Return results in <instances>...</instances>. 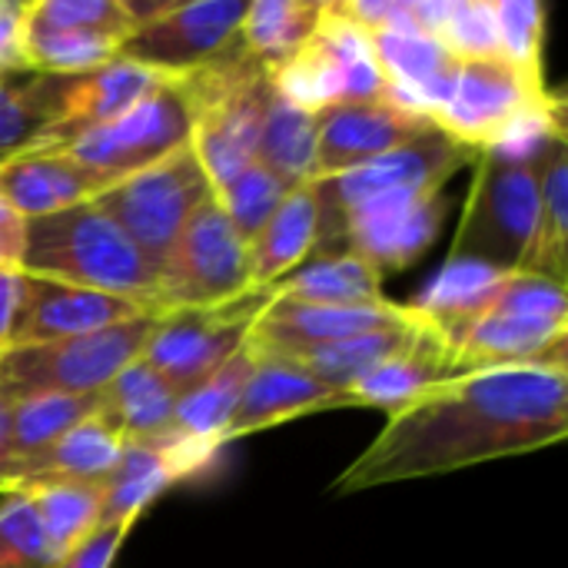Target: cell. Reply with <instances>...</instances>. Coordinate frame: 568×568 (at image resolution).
<instances>
[{
	"label": "cell",
	"instance_id": "7",
	"mask_svg": "<svg viewBox=\"0 0 568 568\" xmlns=\"http://www.w3.org/2000/svg\"><path fill=\"white\" fill-rule=\"evenodd\" d=\"M156 320H160V313H143L120 326L70 336V339L0 346V386L10 396L100 393L130 363H136L143 356V349L156 329Z\"/></svg>",
	"mask_w": 568,
	"mask_h": 568
},
{
	"label": "cell",
	"instance_id": "22",
	"mask_svg": "<svg viewBox=\"0 0 568 568\" xmlns=\"http://www.w3.org/2000/svg\"><path fill=\"white\" fill-rule=\"evenodd\" d=\"M83 77L87 73L40 70L0 73V163L43 146L50 133L70 120Z\"/></svg>",
	"mask_w": 568,
	"mask_h": 568
},
{
	"label": "cell",
	"instance_id": "24",
	"mask_svg": "<svg viewBox=\"0 0 568 568\" xmlns=\"http://www.w3.org/2000/svg\"><path fill=\"white\" fill-rule=\"evenodd\" d=\"M532 166L539 186V216L529 256L519 273L546 276L566 286L568 273V143L566 123L552 120L532 143Z\"/></svg>",
	"mask_w": 568,
	"mask_h": 568
},
{
	"label": "cell",
	"instance_id": "3",
	"mask_svg": "<svg viewBox=\"0 0 568 568\" xmlns=\"http://www.w3.org/2000/svg\"><path fill=\"white\" fill-rule=\"evenodd\" d=\"M449 346V376L499 366H568V296L532 273L493 276L469 303L433 313Z\"/></svg>",
	"mask_w": 568,
	"mask_h": 568
},
{
	"label": "cell",
	"instance_id": "33",
	"mask_svg": "<svg viewBox=\"0 0 568 568\" xmlns=\"http://www.w3.org/2000/svg\"><path fill=\"white\" fill-rule=\"evenodd\" d=\"M313 153H316V110L293 103L276 87L260 130L256 163L266 173H273L286 190H296L313 180Z\"/></svg>",
	"mask_w": 568,
	"mask_h": 568
},
{
	"label": "cell",
	"instance_id": "29",
	"mask_svg": "<svg viewBox=\"0 0 568 568\" xmlns=\"http://www.w3.org/2000/svg\"><path fill=\"white\" fill-rule=\"evenodd\" d=\"M326 3L316 0H253L243 17V50L263 70L280 73L320 30Z\"/></svg>",
	"mask_w": 568,
	"mask_h": 568
},
{
	"label": "cell",
	"instance_id": "4",
	"mask_svg": "<svg viewBox=\"0 0 568 568\" xmlns=\"http://www.w3.org/2000/svg\"><path fill=\"white\" fill-rule=\"evenodd\" d=\"M20 273L160 310V266L90 200L23 223Z\"/></svg>",
	"mask_w": 568,
	"mask_h": 568
},
{
	"label": "cell",
	"instance_id": "30",
	"mask_svg": "<svg viewBox=\"0 0 568 568\" xmlns=\"http://www.w3.org/2000/svg\"><path fill=\"white\" fill-rule=\"evenodd\" d=\"M250 373H253V353L243 346L206 383H200L196 389H190L180 399L173 426H170L166 436L203 446L210 453L226 446V426H230V416H233V409L240 403V393H243Z\"/></svg>",
	"mask_w": 568,
	"mask_h": 568
},
{
	"label": "cell",
	"instance_id": "44",
	"mask_svg": "<svg viewBox=\"0 0 568 568\" xmlns=\"http://www.w3.org/2000/svg\"><path fill=\"white\" fill-rule=\"evenodd\" d=\"M20 286H23L20 270H0V346L10 343V329L20 306Z\"/></svg>",
	"mask_w": 568,
	"mask_h": 568
},
{
	"label": "cell",
	"instance_id": "27",
	"mask_svg": "<svg viewBox=\"0 0 568 568\" xmlns=\"http://www.w3.org/2000/svg\"><path fill=\"white\" fill-rule=\"evenodd\" d=\"M313 243H316V190L313 183H303L283 196V203L266 220V226L253 236V243H246L253 290H270L296 266H303L313 256Z\"/></svg>",
	"mask_w": 568,
	"mask_h": 568
},
{
	"label": "cell",
	"instance_id": "39",
	"mask_svg": "<svg viewBox=\"0 0 568 568\" xmlns=\"http://www.w3.org/2000/svg\"><path fill=\"white\" fill-rule=\"evenodd\" d=\"M499 57L542 77V40H546V7L532 0H493Z\"/></svg>",
	"mask_w": 568,
	"mask_h": 568
},
{
	"label": "cell",
	"instance_id": "14",
	"mask_svg": "<svg viewBox=\"0 0 568 568\" xmlns=\"http://www.w3.org/2000/svg\"><path fill=\"white\" fill-rule=\"evenodd\" d=\"M270 300V290H253L210 310H166L160 313L140 363L186 396L246 346L250 329Z\"/></svg>",
	"mask_w": 568,
	"mask_h": 568
},
{
	"label": "cell",
	"instance_id": "38",
	"mask_svg": "<svg viewBox=\"0 0 568 568\" xmlns=\"http://www.w3.org/2000/svg\"><path fill=\"white\" fill-rule=\"evenodd\" d=\"M286 193L290 190L273 173H266L260 163H250L243 173H236L230 183H223L213 196L226 210V216L236 226V233L243 236V243H253V236L266 226V220L276 213V206L283 203Z\"/></svg>",
	"mask_w": 568,
	"mask_h": 568
},
{
	"label": "cell",
	"instance_id": "2",
	"mask_svg": "<svg viewBox=\"0 0 568 568\" xmlns=\"http://www.w3.org/2000/svg\"><path fill=\"white\" fill-rule=\"evenodd\" d=\"M476 150L453 140L436 123L399 150L349 173L313 180L316 243L313 256L359 253L379 273L403 270L439 226V193Z\"/></svg>",
	"mask_w": 568,
	"mask_h": 568
},
{
	"label": "cell",
	"instance_id": "19",
	"mask_svg": "<svg viewBox=\"0 0 568 568\" xmlns=\"http://www.w3.org/2000/svg\"><path fill=\"white\" fill-rule=\"evenodd\" d=\"M216 453L183 443L176 436L126 439V449L103 483V523L140 519L143 509L173 483L193 476Z\"/></svg>",
	"mask_w": 568,
	"mask_h": 568
},
{
	"label": "cell",
	"instance_id": "18",
	"mask_svg": "<svg viewBox=\"0 0 568 568\" xmlns=\"http://www.w3.org/2000/svg\"><path fill=\"white\" fill-rule=\"evenodd\" d=\"M143 313H163V310H153L146 303L123 300L113 293H100V290H87V286L23 273L20 306H17V320H13L7 346L70 339V336L120 326V323L136 320Z\"/></svg>",
	"mask_w": 568,
	"mask_h": 568
},
{
	"label": "cell",
	"instance_id": "15",
	"mask_svg": "<svg viewBox=\"0 0 568 568\" xmlns=\"http://www.w3.org/2000/svg\"><path fill=\"white\" fill-rule=\"evenodd\" d=\"M283 97L306 110H320L339 100H379L393 97L389 83L373 57L369 37L349 23L336 3H326L323 23L313 40L273 73Z\"/></svg>",
	"mask_w": 568,
	"mask_h": 568
},
{
	"label": "cell",
	"instance_id": "41",
	"mask_svg": "<svg viewBox=\"0 0 568 568\" xmlns=\"http://www.w3.org/2000/svg\"><path fill=\"white\" fill-rule=\"evenodd\" d=\"M20 7L23 0H0V73L27 70L20 57Z\"/></svg>",
	"mask_w": 568,
	"mask_h": 568
},
{
	"label": "cell",
	"instance_id": "40",
	"mask_svg": "<svg viewBox=\"0 0 568 568\" xmlns=\"http://www.w3.org/2000/svg\"><path fill=\"white\" fill-rule=\"evenodd\" d=\"M136 519H123V523H103L90 539H83L77 549H70L53 568H110L116 562L120 546L126 542V536L133 532Z\"/></svg>",
	"mask_w": 568,
	"mask_h": 568
},
{
	"label": "cell",
	"instance_id": "37",
	"mask_svg": "<svg viewBox=\"0 0 568 568\" xmlns=\"http://www.w3.org/2000/svg\"><path fill=\"white\" fill-rule=\"evenodd\" d=\"M53 552L37 509L27 493L10 489L0 496V568H53Z\"/></svg>",
	"mask_w": 568,
	"mask_h": 568
},
{
	"label": "cell",
	"instance_id": "1",
	"mask_svg": "<svg viewBox=\"0 0 568 568\" xmlns=\"http://www.w3.org/2000/svg\"><path fill=\"white\" fill-rule=\"evenodd\" d=\"M568 366H499L449 376L399 406L333 496L449 476L562 443Z\"/></svg>",
	"mask_w": 568,
	"mask_h": 568
},
{
	"label": "cell",
	"instance_id": "17",
	"mask_svg": "<svg viewBox=\"0 0 568 568\" xmlns=\"http://www.w3.org/2000/svg\"><path fill=\"white\" fill-rule=\"evenodd\" d=\"M429 126L433 120L426 113L409 110L393 97L326 103L316 110L313 180H329L356 166H366L416 140Z\"/></svg>",
	"mask_w": 568,
	"mask_h": 568
},
{
	"label": "cell",
	"instance_id": "42",
	"mask_svg": "<svg viewBox=\"0 0 568 568\" xmlns=\"http://www.w3.org/2000/svg\"><path fill=\"white\" fill-rule=\"evenodd\" d=\"M23 216L0 196V270H20L23 256Z\"/></svg>",
	"mask_w": 568,
	"mask_h": 568
},
{
	"label": "cell",
	"instance_id": "8",
	"mask_svg": "<svg viewBox=\"0 0 568 568\" xmlns=\"http://www.w3.org/2000/svg\"><path fill=\"white\" fill-rule=\"evenodd\" d=\"M183 80L196 97V126L190 143L216 193L223 183L256 163V143L276 93V80L250 57Z\"/></svg>",
	"mask_w": 568,
	"mask_h": 568
},
{
	"label": "cell",
	"instance_id": "26",
	"mask_svg": "<svg viewBox=\"0 0 568 568\" xmlns=\"http://www.w3.org/2000/svg\"><path fill=\"white\" fill-rule=\"evenodd\" d=\"M123 449H126V436L103 413H93L90 419L67 429L40 456L20 463L10 489H20L27 483H47V479L103 486L110 479V473L116 469Z\"/></svg>",
	"mask_w": 568,
	"mask_h": 568
},
{
	"label": "cell",
	"instance_id": "34",
	"mask_svg": "<svg viewBox=\"0 0 568 568\" xmlns=\"http://www.w3.org/2000/svg\"><path fill=\"white\" fill-rule=\"evenodd\" d=\"M20 493L30 496L37 519L60 559L103 526V486L47 479L27 483Z\"/></svg>",
	"mask_w": 568,
	"mask_h": 568
},
{
	"label": "cell",
	"instance_id": "21",
	"mask_svg": "<svg viewBox=\"0 0 568 568\" xmlns=\"http://www.w3.org/2000/svg\"><path fill=\"white\" fill-rule=\"evenodd\" d=\"M366 37L393 100L433 120L449 100L463 57L426 30H373Z\"/></svg>",
	"mask_w": 568,
	"mask_h": 568
},
{
	"label": "cell",
	"instance_id": "10",
	"mask_svg": "<svg viewBox=\"0 0 568 568\" xmlns=\"http://www.w3.org/2000/svg\"><path fill=\"white\" fill-rule=\"evenodd\" d=\"M193 126L196 97L190 83L180 77H160L150 93L140 97L126 113L80 133L60 150L73 153L106 183H116L186 146L193 140Z\"/></svg>",
	"mask_w": 568,
	"mask_h": 568
},
{
	"label": "cell",
	"instance_id": "32",
	"mask_svg": "<svg viewBox=\"0 0 568 568\" xmlns=\"http://www.w3.org/2000/svg\"><path fill=\"white\" fill-rule=\"evenodd\" d=\"M180 393L166 386L146 363H130L110 386L100 389V413L126 439L166 436L180 406Z\"/></svg>",
	"mask_w": 568,
	"mask_h": 568
},
{
	"label": "cell",
	"instance_id": "11",
	"mask_svg": "<svg viewBox=\"0 0 568 568\" xmlns=\"http://www.w3.org/2000/svg\"><path fill=\"white\" fill-rule=\"evenodd\" d=\"M246 293H253L246 243L210 196L160 263V310H210Z\"/></svg>",
	"mask_w": 568,
	"mask_h": 568
},
{
	"label": "cell",
	"instance_id": "28",
	"mask_svg": "<svg viewBox=\"0 0 568 568\" xmlns=\"http://www.w3.org/2000/svg\"><path fill=\"white\" fill-rule=\"evenodd\" d=\"M273 296L313 306H373L383 303V273L359 253L310 256L290 276L270 286Z\"/></svg>",
	"mask_w": 568,
	"mask_h": 568
},
{
	"label": "cell",
	"instance_id": "16",
	"mask_svg": "<svg viewBox=\"0 0 568 568\" xmlns=\"http://www.w3.org/2000/svg\"><path fill=\"white\" fill-rule=\"evenodd\" d=\"M426 310L403 306L393 300L373 303V306H313V303H293L273 296L263 313L256 316L246 349L253 356H280V359H300L313 349L373 333L389 329L403 323H416Z\"/></svg>",
	"mask_w": 568,
	"mask_h": 568
},
{
	"label": "cell",
	"instance_id": "20",
	"mask_svg": "<svg viewBox=\"0 0 568 568\" xmlns=\"http://www.w3.org/2000/svg\"><path fill=\"white\" fill-rule=\"evenodd\" d=\"M346 396L316 383L296 359L280 356H253V373L240 393V403L226 426V443L280 426L296 416H310L320 409H339Z\"/></svg>",
	"mask_w": 568,
	"mask_h": 568
},
{
	"label": "cell",
	"instance_id": "23",
	"mask_svg": "<svg viewBox=\"0 0 568 568\" xmlns=\"http://www.w3.org/2000/svg\"><path fill=\"white\" fill-rule=\"evenodd\" d=\"M110 183L60 146H37L0 163V196L23 216H50L93 200Z\"/></svg>",
	"mask_w": 568,
	"mask_h": 568
},
{
	"label": "cell",
	"instance_id": "6",
	"mask_svg": "<svg viewBox=\"0 0 568 568\" xmlns=\"http://www.w3.org/2000/svg\"><path fill=\"white\" fill-rule=\"evenodd\" d=\"M562 120V100L552 97L542 77L526 73L506 57H463L449 100L433 123L469 150L506 146L516 130L549 126Z\"/></svg>",
	"mask_w": 568,
	"mask_h": 568
},
{
	"label": "cell",
	"instance_id": "12",
	"mask_svg": "<svg viewBox=\"0 0 568 568\" xmlns=\"http://www.w3.org/2000/svg\"><path fill=\"white\" fill-rule=\"evenodd\" d=\"M246 0H206V3H170L160 17L136 27L123 47L120 60L146 67L160 77H196L220 70L243 50V17Z\"/></svg>",
	"mask_w": 568,
	"mask_h": 568
},
{
	"label": "cell",
	"instance_id": "5",
	"mask_svg": "<svg viewBox=\"0 0 568 568\" xmlns=\"http://www.w3.org/2000/svg\"><path fill=\"white\" fill-rule=\"evenodd\" d=\"M473 186L449 250V266H489L496 276L519 273L539 216V186L529 150L489 146L473 160Z\"/></svg>",
	"mask_w": 568,
	"mask_h": 568
},
{
	"label": "cell",
	"instance_id": "43",
	"mask_svg": "<svg viewBox=\"0 0 568 568\" xmlns=\"http://www.w3.org/2000/svg\"><path fill=\"white\" fill-rule=\"evenodd\" d=\"M10 406H13V396L0 386V496L17 479V456H13V439H10Z\"/></svg>",
	"mask_w": 568,
	"mask_h": 568
},
{
	"label": "cell",
	"instance_id": "25",
	"mask_svg": "<svg viewBox=\"0 0 568 568\" xmlns=\"http://www.w3.org/2000/svg\"><path fill=\"white\" fill-rule=\"evenodd\" d=\"M443 379H449V346L433 313H426V320L416 326L409 343L396 356L379 363L369 376L353 383L343 396L346 406H373L393 416L413 396L426 393Z\"/></svg>",
	"mask_w": 568,
	"mask_h": 568
},
{
	"label": "cell",
	"instance_id": "36",
	"mask_svg": "<svg viewBox=\"0 0 568 568\" xmlns=\"http://www.w3.org/2000/svg\"><path fill=\"white\" fill-rule=\"evenodd\" d=\"M426 313L416 323H403V326H389V329H373V333H363V336H353V339H343V343L313 349V353L300 356L296 363L316 383H323V386H329L336 393H346L353 383H359L363 376H369L379 363H386L389 356H396L409 343V336L416 333V326L426 320Z\"/></svg>",
	"mask_w": 568,
	"mask_h": 568
},
{
	"label": "cell",
	"instance_id": "13",
	"mask_svg": "<svg viewBox=\"0 0 568 568\" xmlns=\"http://www.w3.org/2000/svg\"><path fill=\"white\" fill-rule=\"evenodd\" d=\"M136 30L123 0H23L20 57L40 73H90Z\"/></svg>",
	"mask_w": 568,
	"mask_h": 568
},
{
	"label": "cell",
	"instance_id": "35",
	"mask_svg": "<svg viewBox=\"0 0 568 568\" xmlns=\"http://www.w3.org/2000/svg\"><path fill=\"white\" fill-rule=\"evenodd\" d=\"M100 413V393H30V396H13L10 406V439H13V456L17 469L20 463L40 456L47 446H53L67 429L77 423L90 419Z\"/></svg>",
	"mask_w": 568,
	"mask_h": 568
},
{
	"label": "cell",
	"instance_id": "31",
	"mask_svg": "<svg viewBox=\"0 0 568 568\" xmlns=\"http://www.w3.org/2000/svg\"><path fill=\"white\" fill-rule=\"evenodd\" d=\"M156 80H160V73H153L146 67H136L130 60H120V57H113L110 63L90 70L83 77V87L77 93V106H73L70 120L63 126H57L43 146H67L80 133L116 120L140 97H146Z\"/></svg>",
	"mask_w": 568,
	"mask_h": 568
},
{
	"label": "cell",
	"instance_id": "9",
	"mask_svg": "<svg viewBox=\"0 0 568 568\" xmlns=\"http://www.w3.org/2000/svg\"><path fill=\"white\" fill-rule=\"evenodd\" d=\"M213 196V183L193 150L176 153L110 183L90 203L103 210L156 266L173 250L186 220Z\"/></svg>",
	"mask_w": 568,
	"mask_h": 568
}]
</instances>
